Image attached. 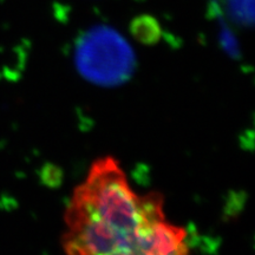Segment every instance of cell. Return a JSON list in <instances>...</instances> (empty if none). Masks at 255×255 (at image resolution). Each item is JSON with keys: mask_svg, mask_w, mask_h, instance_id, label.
Listing matches in <instances>:
<instances>
[{"mask_svg": "<svg viewBox=\"0 0 255 255\" xmlns=\"http://www.w3.org/2000/svg\"><path fill=\"white\" fill-rule=\"evenodd\" d=\"M64 255H191L186 228L158 193L139 194L113 156L96 159L64 215Z\"/></svg>", "mask_w": 255, "mask_h": 255, "instance_id": "6da1fadb", "label": "cell"}, {"mask_svg": "<svg viewBox=\"0 0 255 255\" xmlns=\"http://www.w3.org/2000/svg\"><path fill=\"white\" fill-rule=\"evenodd\" d=\"M133 32L138 38L143 40H152L154 38H157L158 26L155 20L151 18H138L133 21L132 24Z\"/></svg>", "mask_w": 255, "mask_h": 255, "instance_id": "3957f363", "label": "cell"}, {"mask_svg": "<svg viewBox=\"0 0 255 255\" xmlns=\"http://www.w3.org/2000/svg\"><path fill=\"white\" fill-rule=\"evenodd\" d=\"M78 71L98 85H119L130 78L135 57L119 32L109 27L92 28L79 40L76 51Z\"/></svg>", "mask_w": 255, "mask_h": 255, "instance_id": "7a4b0ae2", "label": "cell"}]
</instances>
